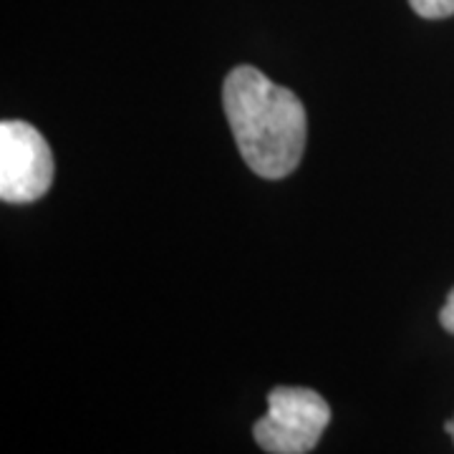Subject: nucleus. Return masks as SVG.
Returning <instances> with one entry per match:
<instances>
[{"mask_svg": "<svg viewBox=\"0 0 454 454\" xmlns=\"http://www.w3.org/2000/svg\"><path fill=\"white\" fill-rule=\"evenodd\" d=\"M227 124L245 164L265 179H283L303 160L309 119L291 89L253 66H238L223 86Z\"/></svg>", "mask_w": 454, "mask_h": 454, "instance_id": "1", "label": "nucleus"}, {"mask_svg": "<svg viewBox=\"0 0 454 454\" xmlns=\"http://www.w3.org/2000/svg\"><path fill=\"white\" fill-rule=\"evenodd\" d=\"M331 422V406L306 387H276L268 394V411L253 424V437L268 454H309Z\"/></svg>", "mask_w": 454, "mask_h": 454, "instance_id": "2", "label": "nucleus"}, {"mask_svg": "<svg viewBox=\"0 0 454 454\" xmlns=\"http://www.w3.org/2000/svg\"><path fill=\"white\" fill-rule=\"evenodd\" d=\"M53 182V154L28 121L0 124V197L11 205L35 202Z\"/></svg>", "mask_w": 454, "mask_h": 454, "instance_id": "3", "label": "nucleus"}, {"mask_svg": "<svg viewBox=\"0 0 454 454\" xmlns=\"http://www.w3.org/2000/svg\"><path fill=\"white\" fill-rule=\"evenodd\" d=\"M409 5L414 8V13L429 20L454 16V0H409Z\"/></svg>", "mask_w": 454, "mask_h": 454, "instance_id": "4", "label": "nucleus"}, {"mask_svg": "<svg viewBox=\"0 0 454 454\" xmlns=\"http://www.w3.org/2000/svg\"><path fill=\"white\" fill-rule=\"evenodd\" d=\"M439 324H442V328H444L447 333H454V288L450 291V295H447L442 310H439Z\"/></svg>", "mask_w": 454, "mask_h": 454, "instance_id": "5", "label": "nucleus"}, {"mask_svg": "<svg viewBox=\"0 0 454 454\" xmlns=\"http://www.w3.org/2000/svg\"><path fill=\"white\" fill-rule=\"evenodd\" d=\"M444 429H447V434H450V437H452V442H454V419H450V422L444 424Z\"/></svg>", "mask_w": 454, "mask_h": 454, "instance_id": "6", "label": "nucleus"}]
</instances>
